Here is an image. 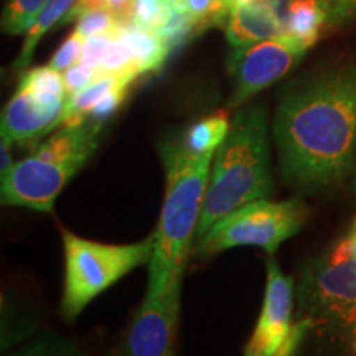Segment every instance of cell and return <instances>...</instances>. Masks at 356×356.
Here are the masks:
<instances>
[{"instance_id": "cell-1", "label": "cell", "mask_w": 356, "mask_h": 356, "mask_svg": "<svg viewBox=\"0 0 356 356\" xmlns=\"http://www.w3.org/2000/svg\"><path fill=\"white\" fill-rule=\"evenodd\" d=\"M273 134L289 185L312 193L345 180L356 167V55L287 84Z\"/></svg>"}, {"instance_id": "cell-2", "label": "cell", "mask_w": 356, "mask_h": 356, "mask_svg": "<svg viewBox=\"0 0 356 356\" xmlns=\"http://www.w3.org/2000/svg\"><path fill=\"white\" fill-rule=\"evenodd\" d=\"M273 193L269 119L262 104L241 106L213 157L198 241L225 216Z\"/></svg>"}, {"instance_id": "cell-3", "label": "cell", "mask_w": 356, "mask_h": 356, "mask_svg": "<svg viewBox=\"0 0 356 356\" xmlns=\"http://www.w3.org/2000/svg\"><path fill=\"white\" fill-rule=\"evenodd\" d=\"M159 150L165 168L167 188L149 261L145 296L150 297L162 293L173 280L184 275L191 238L198 231L215 157V154H186L175 139L160 144Z\"/></svg>"}, {"instance_id": "cell-4", "label": "cell", "mask_w": 356, "mask_h": 356, "mask_svg": "<svg viewBox=\"0 0 356 356\" xmlns=\"http://www.w3.org/2000/svg\"><path fill=\"white\" fill-rule=\"evenodd\" d=\"M101 129L92 119L63 124L2 175V203L51 215L58 195L96 152Z\"/></svg>"}, {"instance_id": "cell-5", "label": "cell", "mask_w": 356, "mask_h": 356, "mask_svg": "<svg viewBox=\"0 0 356 356\" xmlns=\"http://www.w3.org/2000/svg\"><path fill=\"white\" fill-rule=\"evenodd\" d=\"M65 249V289L61 315L74 320L89 302L142 264H149L154 234L134 244H102L61 229Z\"/></svg>"}, {"instance_id": "cell-6", "label": "cell", "mask_w": 356, "mask_h": 356, "mask_svg": "<svg viewBox=\"0 0 356 356\" xmlns=\"http://www.w3.org/2000/svg\"><path fill=\"white\" fill-rule=\"evenodd\" d=\"M309 208L300 198L286 202L257 200L225 216L198 241L200 256H215L236 246H257L267 254L305 225Z\"/></svg>"}, {"instance_id": "cell-7", "label": "cell", "mask_w": 356, "mask_h": 356, "mask_svg": "<svg viewBox=\"0 0 356 356\" xmlns=\"http://www.w3.org/2000/svg\"><path fill=\"white\" fill-rule=\"evenodd\" d=\"M299 304L312 322L356 328V254L348 236L309 262L300 279Z\"/></svg>"}, {"instance_id": "cell-8", "label": "cell", "mask_w": 356, "mask_h": 356, "mask_svg": "<svg viewBox=\"0 0 356 356\" xmlns=\"http://www.w3.org/2000/svg\"><path fill=\"white\" fill-rule=\"evenodd\" d=\"M312 47L314 44L297 35L282 33L234 48L228 61L229 74L233 76L229 109H239L262 89L286 76Z\"/></svg>"}, {"instance_id": "cell-9", "label": "cell", "mask_w": 356, "mask_h": 356, "mask_svg": "<svg viewBox=\"0 0 356 356\" xmlns=\"http://www.w3.org/2000/svg\"><path fill=\"white\" fill-rule=\"evenodd\" d=\"M181 279L159 296H145L126 337V356H177L175 333L180 314Z\"/></svg>"}, {"instance_id": "cell-10", "label": "cell", "mask_w": 356, "mask_h": 356, "mask_svg": "<svg viewBox=\"0 0 356 356\" xmlns=\"http://www.w3.org/2000/svg\"><path fill=\"white\" fill-rule=\"evenodd\" d=\"M275 13L284 33L315 44L356 22V0H262Z\"/></svg>"}, {"instance_id": "cell-11", "label": "cell", "mask_w": 356, "mask_h": 356, "mask_svg": "<svg viewBox=\"0 0 356 356\" xmlns=\"http://www.w3.org/2000/svg\"><path fill=\"white\" fill-rule=\"evenodd\" d=\"M68 96L17 88L2 113V137L12 144H33L63 124Z\"/></svg>"}, {"instance_id": "cell-12", "label": "cell", "mask_w": 356, "mask_h": 356, "mask_svg": "<svg viewBox=\"0 0 356 356\" xmlns=\"http://www.w3.org/2000/svg\"><path fill=\"white\" fill-rule=\"evenodd\" d=\"M292 277L280 273L279 266L274 261H269L264 304L244 356H274L292 328Z\"/></svg>"}, {"instance_id": "cell-13", "label": "cell", "mask_w": 356, "mask_h": 356, "mask_svg": "<svg viewBox=\"0 0 356 356\" xmlns=\"http://www.w3.org/2000/svg\"><path fill=\"white\" fill-rule=\"evenodd\" d=\"M222 30L226 40L234 48L246 47L284 33L275 13L262 0H252L246 6L231 10Z\"/></svg>"}, {"instance_id": "cell-14", "label": "cell", "mask_w": 356, "mask_h": 356, "mask_svg": "<svg viewBox=\"0 0 356 356\" xmlns=\"http://www.w3.org/2000/svg\"><path fill=\"white\" fill-rule=\"evenodd\" d=\"M229 126L228 111H218L191 124L175 140L180 149L190 155L215 154L228 136Z\"/></svg>"}, {"instance_id": "cell-15", "label": "cell", "mask_w": 356, "mask_h": 356, "mask_svg": "<svg viewBox=\"0 0 356 356\" xmlns=\"http://www.w3.org/2000/svg\"><path fill=\"white\" fill-rule=\"evenodd\" d=\"M122 32L131 42L136 70L140 76L163 68L167 56L172 51L159 32L140 29L132 24L122 25Z\"/></svg>"}, {"instance_id": "cell-16", "label": "cell", "mask_w": 356, "mask_h": 356, "mask_svg": "<svg viewBox=\"0 0 356 356\" xmlns=\"http://www.w3.org/2000/svg\"><path fill=\"white\" fill-rule=\"evenodd\" d=\"M74 2L76 0H48L47 6L43 7V10L40 12L37 20L32 25V29L26 32L25 42L22 44L19 56L13 61V68L19 71L26 70V66L32 61L33 53L37 50L40 40H42V37L48 30H51L53 26L61 24V20L65 19L70 8L74 6Z\"/></svg>"}, {"instance_id": "cell-17", "label": "cell", "mask_w": 356, "mask_h": 356, "mask_svg": "<svg viewBox=\"0 0 356 356\" xmlns=\"http://www.w3.org/2000/svg\"><path fill=\"white\" fill-rule=\"evenodd\" d=\"M48 0H6L2 10V32L8 35H26Z\"/></svg>"}, {"instance_id": "cell-18", "label": "cell", "mask_w": 356, "mask_h": 356, "mask_svg": "<svg viewBox=\"0 0 356 356\" xmlns=\"http://www.w3.org/2000/svg\"><path fill=\"white\" fill-rule=\"evenodd\" d=\"M97 74L104 76V74H134L139 78L140 74L136 70V61H134V51L126 35L122 32V26L113 35L108 50L102 56Z\"/></svg>"}, {"instance_id": "cell-19", "label": "cell", "mask_w": 356, "mask_h": 356, "mask_svg": "<svg viewBox=\"0 0 356 356\" xmlns=\"http://www.w3.org/2000/svg\"><path fill=\"white\" fill-rule=\"evenodd\" d=\"M172 2H173L172 17L168 19L167 24L159 30L160 37L165 40V43L168 44V48H170V51L177 50L180 44L188 42L195 33L202 32L198 22L185 10V7L181 6L178 0H172Z\"/></svg>"}, {"instance_id": "cell-20", "label": "cell", "mask_w": 356, "mask_h": 356, "mask_svg": "<svg viewBox=\"0 0 356 356\" xmlns=\"http://www.w3.org/2000/svg\"><path fill=\"white\" fill-rule=\"evenodd\" d=\"M172 0H134L131 24L159 32L172 17Z\"/></svg>"}, {"instance_id": "cell-21", "label": "cell", "mask_w": 356, "mask_h": 356, "mask_svg": "<svg viewBox=\"0 0 356 356\" xmlns=\"http://www.w3.org/2000/svg\"><path fill=\"white\" fill-rule=\"evenodd\" d=\"M19 89L26 91L42 92V95H56V96H68L65 86L63 73L53 70L51 66H38L25 71L20 76Z\"/></svg>"}, {"instance_id": "cell-22", "label": "cell", "mask_w": 356, "mask_h": 356, "mask_svg": "<svg viewBox=\"0 0 356 356\" xmlns=\"http://www.w3.org/2000/svg\"><path fill=\"white\" fill-rule=\"evenodd\" d=\"M7 356H84L73 341L66 340L53 333L35 338L32 343L22 346Z\"/></svg>"}, {"instance_id": "cell-23", "label": "cell", "mask_w": 356, "mask_h": 356, "mask_svg": "<svg viewBox=\"0 0 356 356\" xmlns=\"http://www.w3.org/2000/svg\"><path fill=\"white\" fill-rule=\"evenodd\" d=\"M178 2L198 22L202 32L210 26H222L229 15V8L226 7L225 0H178Z\"/></svg>"}, {"instance_id": "cell-24", "label": "cell", "mask_w": 356, "mask_h": 356, "mask_svg": "<svg viewBox=\"0 0 356 356\" xmlns=\"http://www.w3.org/2000/svg\"><path fill=\"white\" fill-rule=\"evenodd\" d=\"M122 25H126L121 19L109 12L108 8L102 7L97 10H92L83 15L81 19L76 22V29L74 32L81 35L84 40L97 37V35H111L115 33Z\"/></svg>"}, {"instance_id": "cell-25", "label": "cell", "mask_w": 356, "mask_h": 356, "mask_svg": "<svg viewBox=\"0 0 356 356\" xmlns=\"http://www.w3.org/2000/svg\"><path fill=\"white\" fill-rule=\"evenodd\" d=\"M131 84L132 83L119 84L118 88H114L113 91H109L108 95L102 96L101 99L92 106V109L89 111L88 119H92V121L104 124L108 119L113 118V115L118 113V109L122 106L124 99H126Z\"/></svg>"}, {"instance_id": "cell-26", "label": "cell", "mask_w": 356, "mask_h": 356, "mask_svg": "<svg viewBox=\"0 0 356 356\" xmlns=\"http://www.w3.org/2000/svg\"><path fill=\"white\" fill-rule=\"evenodd\" d=\"M84 47V38L81 35L73 32L68 38L65 40L63 44L58 48L55 55L50 60L48 66H51L53 70L60 71V73H65L66 70H70L71 66H74L81 61V53Z\"/></svg>"}, {"instance_id": "cell-27", "label": "cell", "mask_w": 356, "mask_h": 356, "mask_svg": "<svg viewBox=\"0 0 356 356\" xmlns=\"http://www.w3.org/2000/svg\"><path fill=\"white\" fill-rule=\"evenodd\" d=\"M113 35H97V37H91L84 40V47L81 53V61L79 63L89 66V68L96 70L99 68V63L104 56L106 50H108L111 40H113Z\"/></svg>"}, {"instance_id": "cell-28", "label": "cell", "mask_w": 356, "mask_h": 356, "mask_svg": "<svg viewBox=\"0 0 356 356\" xmlns=\"http://www.w3.org/2000/svg\"><path fill=\"white\" fill-rule=\"evenodd\" d=\"M97 76H99V74H97L96 70L89 68V66L83 63H76L74 66H71L70 70H66L63 73L66 92H68V96H71L74 95V92L81 91V89L86 88L89 83L95 81Z\"/></svg>"}, {"instance_id": "cell-29", "label": "cell", "mask_w": 356, "mask_h": 356, "mask_svg": "<svg viewBox=\"0 0 356 356\" xmlns=\"http://www.w3.org/2000/svg\"><path fill=\"white\" fill-rule=\"evenodd\" d=\"M104 6H106V0H76L74 6L70 8V12L66 13L65 19L61 20L60 26L68 25L71 22H78L83 15H86V13L92 10H97V8H102Z\"/></svg>"}, {"instance_id": "cell-30", "label": "cell", "mask_w": 356, "mask_h": 356, "mask_svg": "<svg viewBox=\"0 0 356 356\" xmlns=\"http://www.w3.org/2000/svg\"><path fill=\"white\" fill-rule=\"evenodd\" d=\"M104 7L113 12L118 19H121L124 24H131L134 0H106Z\"/></svg>"}, {"instance_id": "cell-31", "label": "cell", "mask_w": 356, "mask_h": 356, "mask_svg": "<svg viewBox=\"0 0 356 356\" xmlns=\"http://www.w3.org/2000/svg\"><path fill=\"white\" fill-rule=\"evenodd\" d=\"M10 147H12V142H8L7 139H3V137H2V150H0V152H2V163H0V168H2V175H6V173L13 167Z\"/></svg>"}, {"instance_id": "cell-32", "label": "cell", "mask_w": 356, "mask_h": 356, "mask_svg": "<svg viewBox=\"0 0 356 356\" xmlns=\"http://www.w3.org/2000/svg\"><path fill=\"white\" fill-rule=\"evenodd\" d=\"M350 238V243H351V248H353V252L356 254V216L353 222H351V228L348 231V234H346Z\"/></svg>"}, {"instance_id": "cell-33", "label": "cell", "mask_w": 356, "mask_h": 356, "mask_svg": "<svg viewBox=\"0 0 356 356\" xmlns=\"http://www.w3.org/2000/svg\"><path fill=\"white\" fill-rule=\"evenodd\" d=\"M249 2H252V0H225L226 7L229 8V12L234 10V8L241 7V6H246V3H249Z\"/></svg>"}, {"instance_id": "cell-34", "label": "cell", "mask_w": 356, "mask_h": 356, "mask_svg": "<svg viewBox=\"0 0 356 356\" xmlns=\"http://www.w3.org/2000/svg\"><path fill=\"white\" fill-rule=\"evenodd\" d=\"M353 190H355V193H356V167H355V170H353Z\"/></svg>"}]
</instances>
